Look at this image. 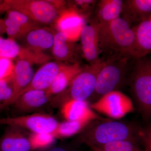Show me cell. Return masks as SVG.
<instances>
[{
	"mask_svg": "<svg viewBox=\"0 0 151 151\" xmlns=\"http://www.w3.org/2000/svg\"><path fill=\"white\" fill-rule=\"evenodd\" d=\"M59 124L52 116L39 113L0 119V125L18 127L32 133H52Z\"/></svg>",
	"mask_w": 151,
	"mask_h": 151,
	"instance_id": "ba28073f",
	"label": "cell"
},
{
	"mask_svg": "<svg viewBox=\"0 0 151 151\" xmlns=\"http://www.w3.org/2000/svg\"><path fill=\"white\" fill-rule=\"evenodd\" d=\"M9 127L0 139V151H32L29 135L21 128Z\"/></svg>",
	"mask_w": 151,
	"mask_h": 151,
	"instance_id": "ac0fdd59",
	"label": "cell"
},
{
	"mask_svg": "<svg viewBox=\"0 0 151 151\" xmlns=\"http://www.w3.org/2000/svg\"><path fill=\"white\" fill-rule=\"evenodd\" d=\"M61 111L63 116L67 121L100 120L90 108L87 101L68 100L61 105Z\"/></svg>",
	"mask_w": 151,
	"mask_h": 151,
	"instance_id": "ffe728a7",
	"label": "cell"
},
{
	"mask_svg": "<svg viewBox=\"0 0 151 151\" xmlns=\"http://www.w3.org/2000/svg\"><path fill=\"white\" fill-rule=\"evenodd\" d=\"M82 56L89 65L97 61L100 58L99 47V32L97 24L90 23L81 30L80 38Z\"/></svg>",
	"mask_w": 151,
	"mask_h": 151,
	"instance_id": "4fadbf2b",
	"label": "cell"
},
{
	"mask_svg": "<svg viewBox=\"0 0 151 151\" xmlns=\"http://www.w3.org/2000/svg\"><path fill=\"white\" fill-rule=\"evenodd\" d=\"M14 65L12 60L0 57V79H6L12 76Z\"/></svg>",
	"mask_w": 151,
	"mask_h": 151,
	"instance_id": "f546056e",
	"label": "cell"
},
{
	"mask_svg": "<svg viewBox=\"0 0 151 151\" xmlns=\"http://www.w3.org/2000/svg\"><path fill=\"white\" fill-rule=\"evenodd\" d=\"M123 3L122 0L97 1L89 21L91 23L99 24L112 21L120 17Z\"/></svg>",
	"mask_w": 151,
	"mask_h": 151,
	"instance_id": "e0dca14e",
	"label": "cell"
},
{
	"mask_svg": "<svg viewBox=\"0 0 151 151\" xmlns=\"http://www.w3.org/2000/svg\"><path fill=\"white\" fill-rule=\"evenodd\" d=\"M47 90H32L22 94L13 103L20 112H29L43 106L51 100Z\"/></svg>",
	"mask_w": 151,
	"mask_h": 151,
	"instance_id": "d6986e66",
	"label": "cell"
},
{
	"mask_svg": "<svg viewBox=\"0 0 151 151\" xmlns=\"http://www.w3.org/2000/svg\"><path fill=\"white\" fill-rule=\"evenodd\" d=\"M121 15V18L133 27L151 17V1H123Z\"/></svg>",
	"mask_w": 151,
	"mask_h": 151,
	"instance_id": "9a60e30c",
	"label": "cell"
},
{
	"mask_svg": "<svg viewBox=\"0 0 151 151\" xmlns=\"http://www.w3.org/2000/svg\"><path fill=\"white\" fill-rule=\"evenodd\" d=\"M3 12H6L4 6V1H0V13Z\"/></svg>",
	"mask_w": 151,
	"mask_h": 151,
	"instance_id": "d6a6232c",
	"label": "cell"
},
{
	"mask_svg": "<svg viewBox=\"0 0 151 151\" xmlns=\"http://www.w3.org/2000/svg\"><path fill=\"white\" fill-rule=\"evenodd\" d=\"M89 106L92 110L116 119L123 118L134 110L129 97L118 90L105 94Z\"/></svg>",
	"mask_w": 151,
	"mask_h": 151,
	"instance_id": "52a82bcc",
	"label": "cell"
},
{
	"mask_svg": "<svg viewBox=\"0 0 151 151\" xmlns=\"http://www.w3.org/2000/svg\"><path fill=\"white\" fill-rule=\"evenodd\" d=\"M129 84L135 102L143 117L151 114V60L146 56L133 59Z\"/></svg>",
	"mask_w": 151,
	"mask_h": 151,
	"instance_id": "3957f363",
	"label": "cell"
},
{
	"mask_svg": "<svg viewBox=\"0 0 151 151\" xmlns=\"http://www.w3.org/2000/svg\"><path fill=\"white\" fill-rule=\"evenodd\" d=\"M48 151H76L72 149L66 147H62V146H58L54 147L50 149Z\"/></svg>",
	"mask_w": 151,
	"mask_h": 151,
	"instance_id": "4dcf8cb0",
	"label": "cell"
},
{
	"mask_svg": "<svg viewBox=\"0 0 151 151\" xmlns=\"http://www.w3.org/2000/svg\"><path fill=\"white\" fill-rule=\"evenodd\" d=\"M32 151L47 147L53 143L54 137L51 133H32L29 137Z\"/></svg>",
	"mask_w": 151,
	"mask_h": 151,
	"instance_id": "4316f807",
	"label": "cell"
},
{
	"mask_svg": "<svg viewBox=\"0 0 151 151\" xmlns=\"http://www.w3.org/2000/svg\"><path fill=\"white\" fill-rule=\"evenodd\" d=\"M80 63L68 64L60 71L50 86L47 89L50 96L58 95L67 89L74 77L83 69Z\"/></svg>",
	"mask_w": 151,
	"mask_h": 151,
	"instance_id": "44dd1931",
	"label": "cell"
},
{
	"mask_svg": "<svg viewBox=\"0 0 151 151\" xmlns=\"http://www.w3.org/2000/svg\"><path fill=\"white\" fill-rule=\"evenodd\" d=\"M33 64L28 60L18 58L14 65L12 75L13 94L7 106L12 105L22 91L31 81L35 73L33 67Z\"/></svg>",
	"mask_w": 151,
	"mask_h": 151,
	"instance_id": "7c38bea8",
	"label": "cell"
},
{
	"mask_svg": "<svg viewBox=\"0 0 151 151\" xmlns=\"http://www.w3.org/2000/svg\"><path fill=\"white\" fill-rule=\"evenodd\" d=\"M4 33H5V26L4 19H0V37Z\"/></svg>",
	"mask_w": 151,
	"mask_h": 151,
	"instance_id": "1f68e13d",
	"label": "cell"
},
{
	"mask_svg": "<svg viewBox=\"0 0 151 151\" xmlns=\"http://www.w3.org/2000/svg\"><path fill=\"white\" fill-rule=\"evenodd\" d=\"M132 59L120 57L104 60L105 64L97 75L95 90L89 100L94 102L105 94L116 91L125 80Z\"/></svg>",
	"mask_w": 151,
	"mask_h": 151,
	"instance_id": "277c9868",
	"label": "cell"
},
{
	"mask_svg": "<svg viewBox=\"0 0 151 151\" xmlns=\"http://www.w3.org/2000/svg\"><path fill=\"white\" fill-rule=\"evenodd\" d=\"M13 94L12 76L6 79H0V103L4 108L8 103Z\"/></svg>",
	"mask_w": 151,
	"mask_h": 151,
	"instance_id": "f1b7e54d",
	"label": "cell"
},
{
	"mask_svg": "<svg viewBox=\"0 0 151 151\" xmlns=\"http://www.w3.org/2000/svg\"><path fill=\"white\" fill-rule=\"evenodd\" d=\"M97 2L95 0L69 1L68 7L73 9L87 21L92 16Z\"/></svg>",
	"mask_w": 151,
	"mask_h": 151,
	"instance_id": "484cf974",
	"label": "cell"
},
{
	"mask_svg": "<svg viewBox=\"0 0 151 151\" xmlns=\"http://www.w3.org/2000/svg\"><path fill=\"white\" fill-rule=\"evenodd\" d=\"M92 151H141L138 143L130 141H119L91 148Z\"/></svg>",
	"mask_w": 151,
	"mask_h": 151,
	"instance_id": "603a6c76",
	"label": "cell"
},
{
	"mask_svg": "<svg viewBox=\"0 0 151 151\" xmlns=\"http://www.w3.org/2000/svg\"><path fill=\"white\" fill-rule=\"evenodd\" d=\"M56 32L49 27H42L31 31L22 39H24L22 46L32 51L43 52L52 49Z\"/></svg>",
	"mask_w": 151,
	"mask_h": 151,
	"instance_id": "5bb4252c",
	"label": "cell"
},
{
	"mask_svg": "<svg viewBox=\"0 0 151 151\" xmlns=\"http://www.w3.org/2000/svg\"><path fill=\"white\" fill-rule=\"evenodd\" d=\"M52 51L56 61L81 64L83 57L81 47L63 33H55Z\"/></svg>",
	"mask_w": 151,
	"mask_h": 151,
	"instance_id": "9c48e42d",
	"label": "cell"
},
{
	"mask_svg": "<svg viewBox=\"0 0 151 151\" xmlns=\"http://www.w3.org/2000/svg\"><path fill=\"white\" fill-rule=\"evenodd\" d=\"M6 12V17L15 22L27 34L32 30L42 27V25L21 13L13 10H9Z\"/></svg>",
	"mask_w": 151,
	"mask_h": 151,
	"instance_id": "cb8c5ba5",
	"label": "cell"
},
{
	"mask_svg": "<svg viewBox=\"0 0 151 151\" xmlns=\"http://www.w3.org/2000/svg\"><path fill=\"white\" fill-rule=\"evenodd\" d=\"M104 64L105 61L100 58L95 63L84 66L67 89L58 94L55 98L57 104L62 105L68 100H89L95 90L97 75Z\"/></svg>",
	"mask_w": 151,
	"mask_h": 151,
	"instance_id": "5b68a950",
	"label": "cell"
},
{
	"mask_svg": "<svg viewBox=\"0 0 151 151\" xmlns=\"http://www.w3.org/2000/svg\"><path fill=\"white\" fill-rule=\"evenodd\" d=\"M68 64L58 61H48L45 63L35 72L29 84L22 91L19 96L30 90L47 89L60 71Z\"/></svg>",
	"mask_w": 151,
	"mask_h": 151,
	"instance_id": "30bf717a",
	"label": "cell"
},
{
	"mask_svg": "<svg viewBox=\"0 0 151 151\" xmlns=\"http://www.w3.org/2000/svg\"><path fill=\"white\" fill-rule=\"evenodd\" d=\"M134 34L131 56L132 59L144 57L151 52V17L132 27Z\"/></svg>",
	"mask_w": 151,
	"mask_h": 151,
	"instance_id": "2e32d148",
	"label": "cell"
},
{
	"mask_svg": "<svg viewBox=\"0 0 151 151\" xmlns=\"http://www.w3.org/2000/svg\"><path fill=\"white\" fill-rule=\"evenodd\" d=\"M96 120L85 119L80 121H65L59 123L56 129L51 133L55 138L69 137L80 133L90 123Z\"/></svg>",
	"mask_w": 151,
	"mask_h": 151,
	"instance_id": "7402d4cb",
	"label": "cell"
},
{
	"mask_svg": "<svg viewBox=\"0 0 151 151\" xmlns=\"http://www.w3.org/2000/svg\"><path fill=\"white\" fill-rule=\"evenodd\" d=\"M4 108V106H3V105L1 103H0V110H2V109H3Z\"/></svg>",
	"mask_w": 151,
	"mask_h": 151,
	"instance_id": "836d02e7",
	"label": "cell"
},
{
	"mask_svg": "<svg viewBox=\"0 0 151 151\" xmlns=\"http://www.w3.org/2000/svg\"><path fill=\"white\" fill-rule=\"evenodd\" d=\"M5 12L17 11L25 15L41 25H54L62 12L52 1L5 0Z\"/></svg>",
	"mask_w": 151,
	"mask_h": 151,
	"instance_id": "8992f818",
	"label": "cell"
},
{
	"mask_svg": "<svg viewBox=\"0 0 151 151\" xmlns=\"http://www.w3.org/2000/svg\"><path fill=\"white\" fill-rule=\"evenodd\" d=\"M148 136L147 132L132 124L105 120L90 123L80 132L77 141L92 148L119 141H142L145 144Z\"/></svg>",
	"mask_w": 151,
	"mask_h": 151,
	"instance_id": "6da1fadb",
	"label": "cell"
},
{
	"mask_svg": "<svg viewBox=\"0 0 151 151\" xmlns=\"http://www.w3.org/2000/svg\"><path fill=\"white\" fill-rule=\"evenodd\" d=\"M4 20L5 26V33L9 38L16 41L17 40H22L27 34L13 20L6 17L4 19Z\"/></svg>",
	"mask_w": 151,
	"mask_h": 151,
	"instance_id": "83f0119b",
	"label": "cell"
},
{
	"mask_svg": "<svg viewBox=\"0 0 151 151\" xmlns=\"http://www.w3.org/2000/svg\"><path fill=\"white\" fill-rule=\"evenodd\" d=\"M86 22L74 10L68 7L60 14L54 26L57 32L65 34L70 40L76 42Z\"/></svg>",
	"mask_w": 151,
	"mask_h": 151,
	"instance_id": "8fae6325",
	"label": "cell"
},
{
	"mask_svg": "<svg viewBox=\"0 0 151 151\" xmlns=\"http://www.w3.org/2000/svg\"><path fill=\"white\" fill-rule=\"evenodd\" d=\"M22 47L16 41L0 37V57L12 60L18 57L21 53Z\"/></svg>",
	"mask_w": 151,
	"mask_h": 151,
	"instance_id": "d4e9b609",
	"label": "cell"
},
{
	"mask_svg": "<svg viewBox=\"0 0 151 151\" xmlns=\"http://www.w3.org/2000/svg\"><path fill=\"white\" fill-rule=\"evenodd\" d=\"M99 32V47L103 60L112 57H129L134 39L132 27L122 18L97 24Z\"/></svg>",
	"mask_w": 151,
	"mask_h": 151,
	"instance_id": "7a4b0ae2",
	"label": "cell"
}]
</instances>
